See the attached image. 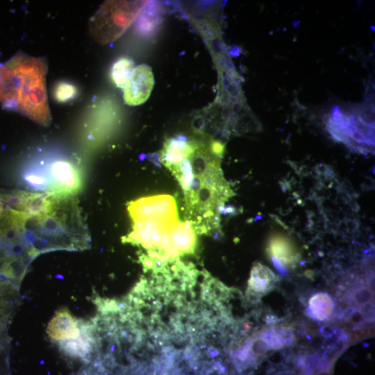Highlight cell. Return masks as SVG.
<instances>
[{
  "mask_svg": "<svg viewBox=\"0 0 375 375\" xmlns=\"http://www.w3.org/2000/svg\"><path fill=\"white\" fill-rule=\"evenodd\" d=\"M6 65L17 79L15 110L40 125L49 126L51 117L46 89L45 59L20 52Z\"/></svg>",
  "mask_w": 375,
  "mask_h": 375,
  "instance_id": "2",
  "label": "cell"
},
{
  "mask_svg": "<svg viewBox=\"0 0 375 375\" xmlns=\"http://www.w3.org/2000/svg\"><path fill=\"white\" fill-rule=\"evenodd\" d=\"M133 69L131 59L124 57L117 60L112 67L110 77L114 84L118 88H124Z\"/></svg>",
  "mask_w": 375,
  "mask_h": 375,
  "instance_id": "14",
  "label": "cell"
},
{
  "mask_svg": "<svg viewBox=\"0 0 375 375\" xmlns=\"http://www.w3.org/2000/svg\"><path fill=\"white\" fill-rule=\"evenodd\" d=\"M77 87L67 81L57 82L53 89V96L58 103H69L74 100L78 95Z\"/></svg>",
  "mask_w": 375,
  "mask_h": 375,
  "instance_id": "15",
  "label": "cell"
},
{
  "mask_svg": "<svg viewBox=\"0 0 375 375\" xmlns=\"http://www.w3.org/2000/svg\"><path fill=\"white\" fill-rule=\"evenodd\" d=\"M24 237L28 249L40 254L56 250L78 251L90 247V235L76 197L50 195L42 212L27 217Z\"/></svg>",
  "mask_w": 375,
  "mask_h": 375,
  "instance_id": "1",
  "label": "cell"
},
{
  "mask_svg": "<svg viewBox=\"0 0 375 375\" xmlns=\"http://www.w3.org/2000/svg\"><path fill=\"white\" fill-rule=\"evenodd\" d=\"M334 303L331 297L326 292L313 294L308 301V310L312 318L317 321L327 319L333 313Z\"/></svg>",
  "mask_w": 375,
  "mask_h": 375,
  "instance_id": "13",
  "label": "cell"
},
{
  "mask_svg": "<svg viewBox=\"0 0 375 375\" xmlns=\"http://www.w3.org/2000/svg\"><path fill=\"white\" fill-rule=\"evenodd\" d=\"M20 179L31 192L56 197H75L83 185L80 165L62 156L28 161L20 170Z\"/></svg>",
  "mask_w": 375,
  "mask_h": 375,
  "instance_id": "3",
  "label": "cell"
},
{
  "mask_svg": "<svg viewBox=\"0 0 375 375\" xmlns=\"http://www.w3.org/2000/svg\"><path fill=\"white\" fill-rule=\"evenodd\" d=\"M148 157H149V160L151 161H152L156 166H157V167L160 166V154L157 153V154H154V155H149V156H148Z\"/></svg>",
  "mask_w": 375,
  "mask_h": 375,
  "instance_id": "18",
  "label": "cell"
},
{
  "mask_svg": "<svg viewBox=\"0 0 375 375\" xmlns=\"http://www.w3.org/2000/svg\"><path fill=\"white\" fill-rule=\"evenodd\" d=\"M372 290L368 287L357 288L351 294V299L357 306H365L372 300Z\"/></svg>",
  "mask_w": 375,
  "mask_h": 375,
  "instance_id": "17",
  "label": "cell"
},
{
  "mask_svg": "<svg viewBox=\"0 0 375 375\" xmlns=\"http://www.w3.org/2000/svg\"><path fill=\"white\" fill-rule=\"evenodd\" d=\"M128 210L133 221L148 217L177 219L176 203L169 195L144 197L132 201Z\"/></svg>",
  "mask_w": 375,
  "mask_h": 375,
  "instance_id": "6",
  "label": "cell"
},
{
  "mask_svg": "<svg viewBox=\"0 0 375 375\" xmlns=\"http://www.w3.org/2000/svg\"><path fill=\"white\" fill-rule=\"evenodd\" d=\"M277 281L269 267L257 262L251 270L247 294L253 299H259L272 290Z\"/></svg>",
  "mask_w": 375,
  "mask_h": 375,
  "instance_id": "9",
  "label": "cell"
},
{
  "mask_svg": "<svg viewBox=\"0 0 375 375\" xmlns=\"http://www.w3.org/2000/svg\"><path fill=\"white\" fill-rule=\"evenodd\" d=\"M353 117L357 121L374 128V110L372 105L361 106L359 108H355L353 113Z\"/></svg>",
  "mask_w": 375,
  "mask_h": 375,
  "instance_id": "16",
  "label": "cell"
},
{
  "mask_svg": "<svg viewBox=\"0 0 375 375\" xmlns=\"http://www.w3.org/2000/svg\"><path fill=\"white\" fill-rule=\"evenodd\" d=\"M154 85L151 68L142 64L133 68L131 75L124 88L125 103L131 106L144 103L149 97Z\"/></svg>",
  "mask_w": 375,
  "mask_h": 375,
  "instance_id": "7",
  "label": "cell"
},
{
  "mask_svg": "<svg viewBox=\"0 0 375 375\" xmlns=\"http://www.w3.org/2000/svg\"><path fill=\"white\" fill-rule=\"evenodd\" d=\"M67 308L58 310L47 325V333L53 341L75 339L79 336L78 322Z\"/></svg>",
  "mask_w": 375,
  "mask_h": 375,
  "instance_id": "8",
  "label": "cell"
},
{
  "mask_svg": "<svg viewBox=\"0 0 375 375\" xmlns=\"http://www.w3.org/2000/svg\"><path fill=\"white\" fill-rule=\"evenodd\" d=\"M17 79L7 66L0 65V103L8 108H16Z\"/></svg>",
  "mask_w": 375,
  "mask_h": 375,
  "instance_id": "12",
  "label": "cell"
},
{
  "mask_svg": "<svg viewBox=\"0 0 375 375\" xmlns=\"http://www.w3.org/2000/svg\"><path fill=\"white\" fill-rule=\"evenodd\" d=\"M19 300L18 288L0 281V375L9 373L8 328Z\"/></svg>",
  "mask_w": 375,
  "mask_h": 375,
  "instance_id": "5",
  "label": "cell"
},
{
  "mask_svg": "<svg viewBox=\"0 0 375 375\" xmlns=\"http://www.w3.org/2000/svg\"><path fill=\"white\" fill-rule=\"evenodd\" d=\"M169 236L172 244L179 256L192 253L196 244V238L189 222H174L169 228Z\"/></svg>",
  "mask_w": 375,
  "mask_h": 375,
  "instance_id": "10",
  "label": "cell"
},
{
  "mask_svg": "<svg viewBox=\"0 0 375 375\" xmlns=\"http://www.w3.org/2000/svg\"><path fill=\"white\" fill-rule=\"evenodd\" d=\"M267 251L271 260H275L285 268L293 267L297 261L298 253L289 239L277 235L271 238Z\"/></svg>",
  "mask_w": 375,
  "mask_h": 375,
  "instance_id": "11",
  "label": "cell"
},
{
  "mask_svg": "<svg viewBox=\"0 0 375 375\" xmlns=\"http://www.w3.org/2000/svg\"><path fill=\"white\" fill-rule=\"evenodd\" d=\"M148 1H107L91 18L89 30L98 42L106 44L119 38Z\"/></svg>",
  "mask_w": 375,
  "mask_h": 375,
  "instance_id": "4",
  "label": "cell"
}]
</instances>
